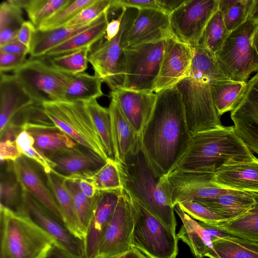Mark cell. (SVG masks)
<instances>
[{"label": "cell", "instance_id": "cell-1", "mask_svg": "<svg viewBox=\"0 0 258 258\" xmlns=\"http://www.w3.org/2000/svg\"><path fill=\"white\" fill-rule=\"evenodd\" d=\"M157 94L153 113L141 134V151L157 177L172 172L190 139L176 86Z\"/></svg>", "mask_w": 258, "mask_h": 258}, {"label": "cell", "instance_id": "cell-2", "mask_svg": "<svg viewBox=\"0 0 258 258\" xmlns=\"http://www.w3.org/2000/svg\"><path fill=\"white\" fill-rule=\"evenodd\" d=\"M227 79L215 54L200 44L196 46L190 74L176 86L191 136L222 126L213 102L212 87L217 81Z\"/></svg>", "mask_w": 258, "mask_h": 258}, {"label": "cell", "instance_id": "cell-3", "mask_svg": "<svg viewBox=\"0 0 258 258\" xmlns=\"http://www.w3.org/2000/svg\"><path fill=\"white\" fill-rule=\"evenodd\" d=\"M256 158L238 137L233 126L222 125L192 135L186 151L172 171L214 174L224 165Z\"/></svg>", "mask_w": 258, "mask_h": 258}, {"label": "cell", "instance_id": "cell-4", "mask_svg": "<svg viewBox=\"0 0 258 258\" xmlns=\"http://www.w3.org/2000/svg\"><path fill=\"white\" fill-rule=\"evenodd\" d=\"M116 163L122 188L176 234L172 203L142 151L125 164Z\"/></svg>", "mask_w": 258, "mask_h": 258}, {"label": "cell", "instance_id": "cell-5", "mask_svg": "<svg viewBox=\"0 0 258 258\" xmlns=\"http://www.w3.org/2000/svg\"><path fill=\"white\" fill-rule=\"evenodd\" d=\"M0 210L1 249L11 258H45L54 240L25 215Z\"/></svg>", "mask_w": 258, "mask_h": 258}, {"label": "cell", "instance_id": "cell-6", "mask_svg": "<svg viewBox=\"0 0 258 258\" xmlns=\"http://www.w3.org/2000/svg\"><path fill=\"white\" fill-rule=\"evenodd\" d=\"M53 124L80 146L107 160L99 135L83 102H48L42 104Z\"/></svg>", "mask_w": 258, "mask_h": 258}, {"label": "cell", "instance_id": "cell-7", "mask_svg": "<svg viewBox=\"0 0 258 258\" xmlns=\"http://www.w3.org/2000/svg\"><path fill=\"white\" fill-rule=\"evenodd\" d=\"M255 27L247 20L230 32L215 54L220 70L231 80L247 81L252 73H258V53L252 41Z\"/></svg>", "mask_w": 258, "mask_h": 258}, {"label": "cell", "instance_id": "cell-8", "mask_svg": "<svg viewBox=\"0 0 258 258\" xmlns=\"http://www.w3.org/2000/svg\"><path fill=\"white\" fill-rule=\"evenodd\" d=\"M134 218L132 246L149 258H176L178 238L130 196Z\"/></svg>", "mask_w": 258, "mask_h": 258}, {"label": "cell", "instance_id": "cell-9", "mask_svg": "<svg viewBox=\"0 0 258 258\" xmlns=\"http://www.w3.org/2000/svg\"><path fill=\"white\" fill-rule=\"evenodd\" d=\"M14 75L34 102L62 101L74 75L57 70L42 58H31L14 71Z\"/></svg>", "mask_w": 258, "mask_h": 258}, {"label": "cell", "instance_id": "cell-10", "mask_svg": "<svg viewBox=\"0 0 258 258\" xmlns=\"http://www.w3.org/2000/svg\"><path fill=\"white\" fill-rule=\"evenodd\" d=\"M165 40L130 46L124 51L123 88L154 92L164 55Z\"/></svg>", "mask_w": 258, "mask_h": 258}, {"label": "cell", "instance_id": "cell-11", "mask_svg": "<svg viewBox=\"0 0 258 258\" xmlns=\"http://www.w3.org/2000/svg\"><path fill=\"white\" fill-rule=\"evenodd\" d=\"M123 48L165 40L173 34L169 15L155 9L126 8Z\"/></svg>", "mask_w": 258, "mask_h": 258}, {"label": "cell", "instance_id": "cell-12", "mask_svg": "<svg viewBox=\"0 0 258 258\" xmlns=\"http://www.w3.org/2000/svg\"><path fill=\"white\" fill-rule=\"evenodd\" d=\"M214 174L173 171L159 177V182L173 207L185 201L214 198L227 192L213 181Z\"/></svg>", "mask_w": 258, "mask_h": 258}, {"label": "cell", "instance_id": "cell-13", "mask_svg": "<svg viewBox=\"0 0 258 258\" xmlns=\"http://www.w3.org/2000/svg\"><path fill=\"white\" fill-rule=\"evenodd\" d=\"M218 4L219 0H184L169 16L174 35L193 47L198 46Z\"/></svg>", "mask_w": 258, "mask_h": 258}, {"label": "cell", "instance_id": "cell-14", "mask_svg": "<svg viewBox=\"0 0 258 258\" xmlns=\"http://www.w3.org/2000/svg\"><path fill=\"white\" fill-rule=\"evenodd\" d=\"M134 218L130 195L123 189L115 211L101 235L96 258H108L132 246Z\"/></svg>", "mask_w": 258, "mask_h": 258}, {"label": "cell", "instance_id": "cell-15", "mask_svg": "<svg viewBox=\"0 0 258 258\" xmlns=\"http://www.w3.org/2000/svg\"><path fill=\"white\" fill-rule=\"evenodd\" d=\"M125 24L124 15L118 34L110 41L99 42L94 49H91L88 57L94 74L111 91L123 87L124 56L122 39Z\"/></svg>", "mask_w": 258, "mask_h": 258}, {"label": "cell", "instance_id": "cell-16", "mask_svg": "<svg viewBox=\"0 0 258 258\" xmlns=\"http://www.w3.org/2000/svg\"><path fill=\"white\" fill-rule=\"evenodd\" d=\"M22 215L28 217L64 249L76 256L86 258L84 239L74 235L33 196L25 190H23V211Z\"/></svg>", "mask_w": 258, "mask_h": 258}, {"label": "cell", "instance_id": "cell-17", "mask_svg": "<svg viewBox=\"0 0 258 258\" xmlns=\"http://www.w3.org/2000/svg\"><path fill=\"white\" fill-rule=\"evenodd\" d=\"M195 47L174 35L166 40L164 55L154 92L176 86L190 73Z\"/></svg>", "mask_w": 258, "mask_h": 258}, {"label": "cell", "instance_id": "cell-18", "mask_svg": "<svg viewBox=\"0 0 258 258\" xmlns=\"http://www.w3.org/2000/svg\"><path fill=\"white\" fill-rule=\"evenodd\" d=\"M230 116L238 137L258 154V73L247 82L244 96Z\"/></svg>", "mask_w": 258, "mask_h": 258}, {"label": "cell", "instance_id": "cell-19", "mask_svg": "<svg viewBox=\"0 0 258 258\" xmlns=\"http://www.w3.org/2000/svg\"><path fill=\"white\" fill-rule=\"evenodd\" d=\"M123 188L97 190L93 198L91 217L84 238L86 258H96L102 233L111 218Z\"/></svg>", "mask_w": 258, "mask_h": 258}, {"label": "cell", "instance_id": "cell-20", "mask_svg": "<svg viewBox=\"0 0 258 258\" xmlns=\"http://www.w3.org/2000/svg\"><path fill=\"white\" fill-rule=\"evenodd\" d=\"M123 115L136 132L141 135L154 108L157 94L119 88L110 92Z\"/></svg>", "mask_w": 258, "mask_h": 258}, {"label": "cell", "instance_id": "cell-21", "mask_svg": "<svg viewBox=\"0 0 258 258\" xmlns=\"http://www.w3.org/2000/svg\"><path fill=\"white\" fill-rule=\"evenodd\" d=\"M14 164L23 190L29 192L58 221L66 226L52 192L32 161L22 155L14 162Z\"/></svg>", "mask_w": 258, "mask_h": 258}, {"label": "cell", "instance_id": "cell-22", "mask_svg": "<svg viewBox=\"0 0 258 258\" xmlns=\"http://www.w3.org/2000/svg\"><path fill=\"white\" fill-rule=\"evenodd\" d=\"M108 108L111 118L115 162L125 164L141 151V135L126 119L114 99H111Z\"/></svg>", "mask_w": 258, "mask_h": 258}, {"label": "cell", "instance_id": "cell-23", "mask_svg": "<svg viewBox=\"0 0 258 258\" xmlns=\"http://www.w3.org/2000/svg\"><path fill=\"white\" fill-rule=\"evenodd\" d=\"M0 74L1 133L16 114L35 103L14 74Z\"/></svg>", "mask_w": 258, "mask_h": 258}, {"label": "cell", "instance_id": "cell-24", "mask_svg": "<svg viewBox=\"0 0 258 258\" xmlns=\"http://www.w3.org/2000/svg\"><path fill=\"white\" fill-rule=\"evenodd\" d=\"M55 164L52 171L63 177L87 178L106 162L95 154L82 147L50 159Z\"/></svg>", "mask_w": 258, "mask_h": 258}, {"label": "cell", "instance_id": "cell-25", "mask_svg": "<svg viewBox=\"0 0 258 258\" xmlns=\"http://www.w3.org/2000/svg\"><path fill=\"white\" fill-rule=\"evenodd\" d=\"M213 181L225 188L258 194V159L224 165L215 172Z\"/></svg>", "mask_w": 258, "mask_h": 258}, {"label": "cell", "instance_id": "cell-26", "mask_svg": "<svg viewBox=\"0 0 258 258\" xmlns=\"http://www.w3.org/2000/svg\"><path fill=\"white\" fill-rule=\"evenodd\" d=\"M27 131L34 140V146L49 159L67 152L78 151L82 147L55 125H36L26 123Z\"/></svg>", "mask_w": 258, "mask_h": 258}, {"label": "cell", "instance_id": "cell-27", "mask_svg": "<svg viewBox=\"0 0 258 258\" xmlns=\"http://www.w3.org/2000/svg\"><path fill=\"white\" fill-rule=\"evenodd\" d=\"M109 11L95 20L88 23L65 25L59 28L41 31L36 29L33 35L30 54L32 58L43 56L49 50L67 41L78 33L108 18Z\"/></svg>", "mask_w": 258, "mask_h": 258}, {"label": "cell", "instance_id": "cell-28", "mask_svg": "<svg viewBox=\"0 0 258 258\" xmlns=\"http://www.w3.org/2000/svg\"><path fill=\"white\" fill-rule=\"evenodd\" d=\"M194 201L216 213L226 221L243 215L255 204L252 192L230 189L214 198Z\"/></svg>", "mask_w": 258, "mask_h": 258}, {"label": "cell", "instance_id": "cell-29", "mask_svg": "<svg viewBox=\"0 0 258 258\" xmlns=\"http://www.w3.org/2000/svg\"><path fill=\"white\" fill-rule=\"evenodd\" d=\"M173 208L182 223L176 234L177 238L188 246L196 258H204L212 247L209 232L184 212L179 204H176Z\"/></svg>", "mask_w": 258, "mask_h": 258}, {"label": "cell", "instance_id": "cell-30", "mask_svg": "<svg viewBox=\"0 0 258 258\" xmlns=\"http://www.w3.org/2000/svg\"><path fill=\"white\" fill-rule=\"evenodd\" d=\"M44 173L46 182L61 211L67 227L74 235L84 239L85 235L80 224L72 197L63 183V178L53 171Z\"/></svg>", "mask_w": 258, "mask_h": 258}, {"label": "cell", "instance_id": "cell-31", "mask_svg": "<svg viewBox=\"0 0 258 258\" xmlns=\"http://www.w3.org/2000/svg\"><path fill=\"white\" fill-rule=\"evenodd\" d=\"M1 206L14 213L22 214L23 190L16 174L14 162H1Z\"/></svg>", "mask_w": 258, "mask_h": 258}, {"label": "cell", "instance_id": "cell-32", "mask_svg": "<svg viewBox=\"0 0 258 258\" xmlns=\"http://www.w3.org/2000/svg\"><path fill=\"white\" fill-rule=\"evenodd\" d=\"M209 258H258V243L230 234L212 241Z\"/></svg>", "mask_w": 258, "mask_h": 258}, {"label": "cell", "instance_id": "cell-33", "mask_svg": "<svg viewBox=\"0 0 258 258\" xmlns=\"http://www.w3.org/2000/svg\"><path fill=\"white\" fill-rule=\"evenodd\" d=\"M247 83V81L227 79L217 81L213 84V100L219 116L231 112L236 108L244 96Z\"/></svg>", "mask_w": 258, "mask_h": 258}, {"label": "cell", "instance_id": "cell-34", "mask_svg": "<svg viewBox=\"0 0 258 258\" xmlns=\"http://www.w3.org/2000/svg\"><path fill=\"white\" fill-rule=\"evenodd\" d=\"M102 80L96 75L82 73L74 75L64 95V101L86 102L103 95Z\"/></svg>", "mask_w": 258, "mask_h": 258}, {"label": "cell", "instance_id": "cell-35", "mask_svg": "<svg viewBox=\"0 0 258 258\" xmlns=\"http://www.w3.org/2000/svg\"><path fill=\"white\" fill-rule=\"evenodd\" d=\"M252 194L255 204L251 209L236 219L213 225L231 235L258 243V194Z\"/></svg>", "mask_w": 258, "mask_h": 258}, {"label": "cell", "instance_id": "cell-36", "mask_svg": "<svg viewBox=\"0 0 258 258\" xmlns=\"http://www.w3.org/2000/svg\"><path fill=\"white\" fill-rule=\"evenodd\" d=\"M109 22L108 18L99 23L78 33L67 41L49 50L41 57H51L77 51L93 44L102 39ZM40 58V57H39Z\"/></svg>", "mask_w": 258, "mask_h": 258}, {"label": "cell", "instance_id": "cell-37", "mask_svg": "<svg viewBox=\"0 0 258 258\" xmlns=\"http://www.w3.org/2000/svg\"><path fill=\"white\" fill-rule=\"evenodd\" d=\"M84 103L99 135L108 158L115 161L116 153L109 108L100 105L96 99Z\"/></svg>", "mask_w": 258, "mask_h": 258}, {"label": "cell", "instance_id": "cell-38", "mask_svg": "<svg viewBox=\"0 0 258 258\" xmlns=\"http://www.w3.org/2000/svg\"><path fill=\"white\" fill-rule=\"evenodd\" d=\"M230 32L225 26L221 12L218 10L208 21L199 44L215 54Z\"/></svg>", "mask_w": 258, "mask_h": 258}, {"label": "cell", "instance_id": "cell-39", "mask_svg": "<svg viewBox=\"0 0 258 258\" xmlns=\"http://www.w3.org/2000/svg\"><path fill=\"white\" fill-rule=\"evenodd\" d=\"M253 2V0H219L218 10L230 32L247 20Z\"/></svg>", "mask_w": 258, "mask_h": 258}, {"label": "cell", "instance_id": "cell-40", "mask_svg": "<svg viewBox=\"0 0 258 258\" xmlns=\"http://www.w3.org/2000/svg\"><path fill=\"white\" fill-rule=\"evenodd\" d=\"M71 0H25L23 9L36 29Z\"/></svg>", "mask_w": 258, "mask_h": 258}, {"label": "cell", "instance_id": "cell-41", "mask_svg": "<svg viewBox=\"0 0 258 258\" xmlns=\"http://www.w3.org/2000/svg\"><path fill=\"white\" fill-rule=\"evenodd\" d=\"M63 183L70 192L75 211L81 226L86 235L92 215L93 199L88 198L80 189L77 182L73 178L63 177Z\"/></svg>", "mask_w": 258, "mask_h": 258}, {"label": "cell", "instance_id": "cell-42", "mask_svg": "<svg viewBox=\"0 0 258 258\" xmlns=\"http://www.w3.org/2000/svg\"><path fill=\"white\" fill-rule=\"evenodd\" d=\"M92 47H86L70 53L46 58L49 64L63 73L77 75L87 69L88 55Z\"/></svg>", "mask_w": 258, "mask_h": 258}, {"label": "cell", "instance_id": "cell-43", "mask_svg": "<svg viewBox=\"0 0 258 258\" xmlns=\"http://www.w3.org/2000/svg\"><path fill=\"white\" fill-rule=\"evenodd\" d=\"M96 0H71L49 18L43 21L38 28L41 31L51 30L66 25L83 9Z\"/></svg>", "mask_w": 258, "mask_h": 258}, {"label": "cell", "instance_id": "cell-44", "mask_svg": "<svg viewBox=\"0 0 258 258\" xmlns=\"http://www.w3.org/2000/svg\"><path fill=\"white\" fill-rule=\"evenodd\" d=\"M86 179L93 183L97 190L122 188L117 163L109 158L102 167Z\"/></svg>", "mask_w": 258, "mask_h": 258}, {"label": "cell", "instance_id": "cell-45", "mask_svg": "<svg viewBox=\"0 0 258 258\" xmlns=\"http://www.w3.org/2000/svg\"><path fill=\"white\" fill-rule=\"evenodd\" d=\"M16 142L22 155L37 163L44 173L52 171L55 167L54 162L34 146V140L27 131L23 130L20 133Z\"/></svg>", "mask_w": 258, "mask_h": 258}, {"label": "cell", "instance_id": "cell-46", "mask_svg": "<svg viewBox=\"0 0 258 258\" xmlns=\"http://www.w3.org/2000/svg\"><path fill=\"white\" fill-rule=\"evenodd\" d=\"M178 204L184 212L200 222L215 225L226 221L219 215L196 201H185Z\"/></svg>", "mask_w": 258, "mask_h": 258}, {"label": "cell", "instance_id": "cell-47", "mask_svg": "<svg viewBox=\"0 0 258 258\" xmlns=\"http://www.w3.org/2000/svg\"><path fill=\"white\" fill-rule=\"evenodd\" d=\"M24 21L22 15V8L16 0H8L1 3L0 29L11 28L19 30Z\"/></svg>", "mask_w": 258, "mask_h": 258}, {"label": "cell", "instance_id": "cell-48", "mask_svg": "<svg viewBox=\"0 0 258 258\" xmlns=\"http://www.w3.org/2000/svg\"><path fill=\"white\" fill-rule=\"evenodd\" d=\"M112 0H96L83 9L66 25H76L91 22L109 11Z\"/></svg>", "mask_w": 258, "mask_h": 258}, {"label": "cell", "instance_id": "cell-49", "mask_svg": "<svg viewBox=\"0 0 258 258\" xmlns=\"http://www.w3.org/2000/svg\"><path fill=\"white\" fill-rule=\"evenodd\" d=\"M132 8L138 10L146 9H158L156 0H112L109 12L118 9Z\"/></svg>", "mask_w": 258, "mask_h": 258}, {"label": "cell", "instance_id": "cell-50", "mask_svg": "<svg viewBox=\"0 0 258 258\" xmlns=\"http://www.w3.org/2000/svg\"><path fill=\"white\" fill-rule=\"evenodd\" d=\"M26 56L22 54H16L0 52V73L15 71L26 61Z\"/></svg>", "mask_w": 258, "mask_h": 258}, {"label": "cell", "instance_id": "cell-51", "mask_svg": "<svg viewBox=\"0 0 258 258\" xmlns=\"http://www.w3.org/2000/svg\"><path fill=\"white\" fill-rule=\"evenodd\" d=\"M22 156L19 150L16 141H1V162L3 161L15 162Z\"/></svg>", "mask_w": 258, "mask_h": 258}, {"label": "cell", "instance_id": "cell-52", "mask_svg": "<svg viewBox=\"0 0 258 258\" xmlns=\"http://www.w3.org/2000/svg\"><path fill=\"white\" fill-rule=\"evenodd\" d=\"M36 29V27L30 21H24L18 31L17 40L30 50L33 35Z\"/></svg>", "mask_w": 258, "mask_h": 258}, {"label": "cell", "instance_id": "cell-53", "mask_svg": "<svg viewBox=\"0 0 258 258\" xmlns=\"http://www.w3.org/2000/svg\"><path fill=\"white\" fill-rule=\"evenodd\" d=\"M126 8H121V11L118 17L109 22L105 31V39L107 41H110L114 38L119 33L120 29L122 19L124 15Z\"/></svg>", "mask_w": 258, "mask_h": 258}, {"label": "cell", "instance_id": "cell-54", "mask_svg": "<svg viewBox=\"0 0 258 258\" xmlns=\"http://www.w3.org/2000/svg\"><path fill=\"white\" fill-rule=\"evenodd\" d=\"M0 52L26 55L30 49L16 39L2 46H0Z\"/></svg>", "mask_w": 258, "mask_h": 258}, {"label": "cell", "instance_id": "cell-55", "mask_svg": "<svg viewBox=\"0 0 258 258\" xmlns=\"http://www.w3.org/2000/svg\"><path fill=\"white\" fill-rule=\"evenodd\" d=\"M70 178H73L76 181L80 189L88 198L90 199L93 198L97 190L92 182L82 177Z\"/></svg>", "mask_w": 258, "mask_h": 258}, {"label": "cell", "instance_id": "cell-56", "mask_svg": "<svg viewBox=\"0 0 258 258\" xmlns=\"http://www.w3.org/2000/svg\"><path fill=\"white\" fill-rule=\"evenodd\" d=\"M45 258H82L72 254L54 242Z\"/></svg>", "mask_w": 258, "mask_h": 258}, {"label": "cell", "instance_id": "cell-57", "mask_svg": "<svg viewBox=\"0 0 258 258\" xmlns=\"http://www.w3.org/2000/svg\"><path fill=\"white\" fill-rule=\"evenodd\" d=\"M156 1L159 10L170 16L184 0H156Z\"/></svg>", "mask_w": 258, "mask_h": 258}, {"label": "cell", "instance_id": "cell-58", "mask_svg": "<svg viewBox=\"0 0 258 258\" xmlns=\"http://www.w3.org/2000/svg\"><path fill=\"white\" fill-rule=\"evenodd\" d=\"M18 31L11 28L0 29V46L17 39Z\"/></svg>", "mask_w": 258, "mask_h": 258}, {"label": "cell", "instance_id": "cell-59", "mask_svg": "<svg viewBox=\"0 0 258 258\" xmlns=\"http://www.w3.org/2000/svg\"><path fill=\"white\" fill-rule=\"evenodd\" d=\"M108 258H149L139 249L133 247L128 251Z\"/></svg>", "mask_w": 258, "mask_h": 258}, {"label": "cell", "instance_id": "cell-60", "mask_svg": "<svg viewBox=\"0 0 258 258\" xmlns=\"http://www.w3.org/2000/svg\"><path fill=\"white\" fill-rule=\"evenodd\" d=\"M247 20L258 22V0H253Z\"/></svg>", "mask_w": 258, "mask_h": 258}, {"label": "cell", "instance_id": "cell-61", "mask_svg": "<svg viewBox=\"0 0 258 258\" xmlns=\"http://www.w3.org/2000/svg\"><path fill=\"white\" fill-rule=\"evenodd\" d=\"M253 44L258 53V22L256 23V27L253 36Z\"/></svg>", "mask_w": 258, "mask_h": 258}, {"label": "cell", "instance_id": "cell-62", "mask_svg": "<svg viewBox=\"0 0 258 258\" xmlns=\"http://www.w3.org/2000/svg\"><path fill=\"white\" fill-rule=\"evenodd\" d=\"M1 258H11L10 256L4 250L1 249Z\"/></svg>", "mask_w": 258, "mask_h": 258}]
</instances>
